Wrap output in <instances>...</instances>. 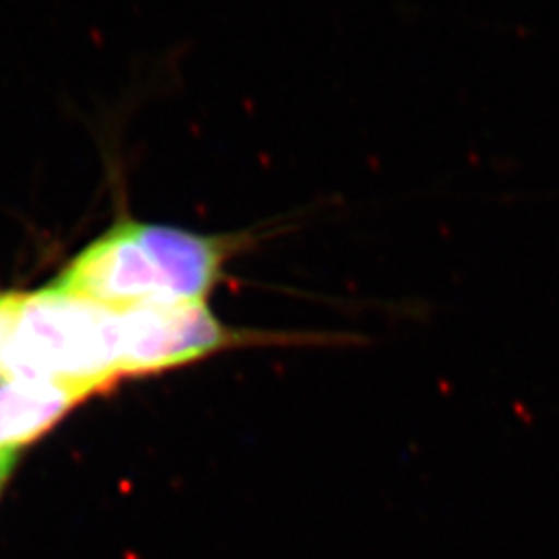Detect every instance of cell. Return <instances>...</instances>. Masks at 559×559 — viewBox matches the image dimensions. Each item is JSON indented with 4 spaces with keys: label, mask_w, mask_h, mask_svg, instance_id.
<instances>
[{
    "label": "cell",
    "mask_w": 559,
    "mask_h": 559,
    "mask_svg": "<svg viewBox=\"0 0 559 559\" xmlns=\"http://www.w3.org/2000/svg\"><path fill=\"white\" fill-rule=\"evenodd\" d=\"M4 378L92 383L108 392L122 380L120 309L52 284L20 290Z\"/></svg>",
    "instance_id": "7a4b0ae2"
},
{
    "label": "cell",
    "mask_w": 559,
    "mask_h": 559,
    "mask_svg": "<svg viewBox=\"0 0 559 559\" xmlns=\"http://www.w3.org/2000/svg\"><path fill=\"white\" fill-rule=\"evenodd\" d=\"M253 237L200 235L119 218L87 242L50 284L108 309L207 302L228 263Z\"/></svg>",
    "instance_id": "6da1fadb"
},
{
    "label": "cell",
    "mask_w": 559,
    "mask_h": 559,
    "mask_svg": "<svg viewBox=\"0 0 559 559\" xmlns=\"http://www.w3.org/2000/svg\"><path fill=\"white\" fill-rule=\"evenodd\" d=\"M253 342L263 338L224 325L207 302L120 309L122 378L162 373Z\"/></svg>",
    "instance_id": "3957f363"
},
{
    "label": "cell",
    "mask_w": 559,
    "mask_h": 559,
    "mask_svg": "<svg viewBox=\"0 0 559 559\" xmlns=\"http://www.w3.org/2000/svg\"><path fill=\"white\" fill-rule=\"evenodd\" d=\"M17 459H20V454H15V452H2V450H0V496H2L4 487H7V483H9V479H11L13 473H15Z\"/></svg>",
    "instance_id": "8992f818"
},
{
    "label": "cell",
    "mask_w": 559,
    "mask_h": 559,
    "mask_svg": "<svg viewBox=\"0 0 559 559\" xmlns=\"http://www.w3.org/2000/svg\"><path fill=\"white\" fill-rule=\"evenodd\" d=\"M17 299H20V290H0V380L4 378V362H7L11 330H13V320L17 311Z\"/></svg>",
    "instance_id": "5b68a950"
},
{
    "label": "cell",
    "mask_w": 559,
    "mask_h": 559,
    "mask_svg": "<svg viewBox=\"0 0 559 559\" xmlns=\"http://www.w3.org/2000/svg\"><path fill=\"white\" fill-rule=\"evenodd\" d=\"M104 390L75 381L0 380V450L20 454L83 402Z\"/></svg>",
    "instance_id": "277c9868"
}]
</instances>
